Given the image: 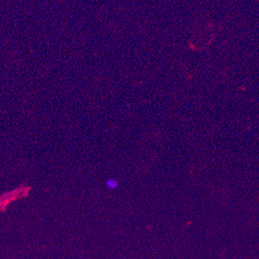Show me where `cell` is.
<instances>
[{"instance_id":"cell-1","label":"cell","mask_w":259,"mask_h":259,"mask_svg":"<svg viewBox=\"0 0 259 259\" xmlns=\"http://www.w3.org/2000/svg\"><path fill=\"white\" fill-rule=\"evenodd\" d=\"M107 188L111 189H114L118 187V181L117 180H114V179H109L108 181L106 182Z\"/></svg>"}]
</instances>
